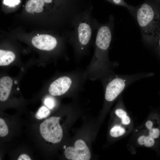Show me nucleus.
I'll return each mask as SVG.
<instances>
[{"label":"nucleus","mask_w":160,"mask_h":160,"mask_svg":"<svg viewBox=\"0 0 160 160\" xmlns=\"http://www.w3.org/2000/svg\"><path fill=\"white\" fill-rule=\"evenodd\" d=\"M110 20L98 30L95 42L94 55L89 65L85 70L84 79L101 81L114 73V63L109 60L108 52L112 38Z\"/></svg>","instance_id":"obj_1"},{"label":"nucleus","mask_w":160,"mask_h":160,"mask_svg":"<svg viewBox=\"0 0 160 160\" xmlns=\"http://www.w3.org/2000/svg\"><path fill=\"white\" fill-rule=\"evenodd\" d=\"M135 15L144 41L151 44L160 34V12L147 2L136 10Z\"/></svg>","instance_id":"obj_2"},{"label":"nucleus","mask_w":160,"mask_h":160,"mask_svg":"<svg viewBox=\"0 0 160 160\" xmlns=\"http://www.w3.org/2000/svg\"><path fill=\"white\" fill-rule=\"evenodd\" d=\"M152 75L151 73H147L120 75L114 72L110 74L101 81L105 89V101L109 103L112 102L131 84Z\"/></svg>","instance_id":"obj_3"},{"label":"nucleus","mask_w":160,"mask_h":160,"mask_svg":"<svg viewBox=\"0 0 160 160\" xmlns=\"http://www.w3.org/2000/svg\"><path fill=\"white\" fill-rule=\"evenodd\" d=\"M84 74L85 70L77 69L57 77L50 84L49 93L52 96H58L78 91L83 88L85 82Z\"/></svg>","instance_id":"obj_4"},{"label":"nucleus","mask_w":160,"mask_h":160,"mask_svg":"<svg viewBox=\"0 0 160 160\" xmlns=\"http://www.w3.org/2000/svg\"><path fill=\"white\" fill-rule=\"evenodd\" d=\"M76 30V37L72 44L75 60L78 62L87 54L92 32L89 21L87 18H84L79 22Z\"/></svg>","instance_id":"obj_5"},{"label":"nucleus","mask_w":160,"mask_h":160,"mask_svg":"<svg viewBox=\"0 0 160 160\" xmlns=\"http://www.w3.org/2000/svg\"><path fill=\"white\" fill-rule=\"evenodd\" d=\"M60 117H51L40 125L39 130L42 137L53 143L60 142L63 137V130L59 124Z\"/></svg>","instance_id":"obj_6"},{"label":"nucleus","mask_w":160,"mask_h":160,"mask_svg":"<svg viewBox=\"0 0 160 160\" xmlns=\"http://www.w3.org/2000/svg\"><path fill=\"white\" fill-rule=\"evenodd\" d=\"M64 153L67 159L71 160H89L91 157L89 148L85 142L81 139L75 142L74 147L66 148Z\"/></svg>","instance_id":"obj_7"},{"label":"nucleus","mask_w":160,"mask_h":160,"mask_svg":"<svg viewBox=\"0 0 160 160\" xmlns=\"http://www.w3.org/2000/svg\"><path fill=\"white\" fill-rule=\"evenodd\" d=\"M33 46L39 49L51 51L54 49L57 45L56 39L53 36L47 34H41L34 37L32 40Z\"/></svg>","instance_id":"obj_8"},{"label":"nucleus","mask_w":160,"mask_h":160,"mask_svg":"<svg viewBox=\"0 0 160 160\" xmlns=\"http://www.w3.org/2000/svg\"><path fill=\"white\" fill-rule=\"evenodd\" d=\"M13 81L9 76H5L0 79V100L4 101L8 98L10 93Z\"/></svg>","instance_id":"obj_9"},{"label":"nucleus","mask_w":160,"mask_h":160,"mask_svg":"<svg viewBox=\"0 0 160 160\" xmlns=\"http://www.w3.org/2000/svg\"><path fill=\"white\" fill-rule=\"evenodd\" d=\"M44 2L43 0H30L25 4L26 10L30 13L41 12L43 10Z\"/></svg>","instance_id":"obj_10"},{"label":"nucleus","mask_w":160,"mask_h":160,"mask_svg":"<svg viewBox=\"0 0 160 160\" xmlns=\"http://www.w3.org/2000/svg\"><path fill=\"white\" fill-rule=\"evenodd\" d=\"M15 56L12 51L0 49V65L7 66L12 63L15 60Z\"/></svg>","instance_id":"obj_11"},{"label":"nucleus","mask_w":160,"mask_h":160,"mask_svg":"<svg viewBox=\"0 0 160 160\" xmlns=\"http://www.w3.org/2000/svg\"><path fill=\"white\" fill-rule=\"evenodd\" d=\"M106 0L114 4L122 6L126 8L132 15H134L135 13V14L136 8L128 4L124 0Z\"/></svg>","instance_id":"obj_12"},{"label":"nucleus","mask_w":160,"mask_h":160,"mask_svg":"<svg viewBox=\"0 0 160 160\" xmlns=\"http://www.w3.org/2000/svg\"><path fill=\"white\" fill-rule=\"evenodd\" d=\"M49 110L46 107L42 106L40 108L35 114L36 118L41 119L47 117L50 113Z\"/></svg>","instance_id":"obj_13"},{"label":"nucleus","mask_w":160,"mask_h":160,"mask_svg":"<svg viewBox=\"0 0 160 160\" xmlns=\"http://www.w3.org/2000/svg\"><path fill=\"white\" fill-rule=\"evenodd\" d=\"M116 114L121 119L122 123L125 125L129 124L130 122L129 117L127 115L125 111L121 109H118L115 111Z\"/></svg>","instance_id":"obj_14"},{"label":"nucleus","mask_w":160,"mask_h":160,"mask_svg":"<svg viewBox=\"0 0 160 160\" xmlns=\"http://www.w3.org/2000/svg\"><path fill=\"white\" fill-rule=\"evenodd\" d=\"M125 132V129L121 127L116 126L110 130V134L113 137H117L123 135Z\"/></svg>","instance_id":"obj_15"},{"label":"nucleus","mask_w":160,"mask_h":160,"mask_svg":"<svg viewBox=\"0 0 160 160\" xmlns=\"http://www.w3.org/2000/svg\"><path fill=\"white\" fill-rule=\"evenodd\" d=\"M9 132L8 127L5 121L0 119V136L4 137L7 135Z\"/></svg>","instance_id":"obj_16"},{"label":"nucleus","mask_w":160,"mask_h":160,"mask_svg":"<svg viewBox=\"0 0 160 160\" xmlns=\"http://www.w3.org/2000/svg\"><path fill=\"white\" fill-rule=\"evenodd\" d=\"M149 135L153 138L156 139L158 138L160 135L159 130L157 128H151L149 130Z\"/></svg>","instance_id":"obj_17"},{"label":"nucleus","mask_w":160,"mask_h":160,"mask_svg":"<svg viewBox=\"0 0 160 160\" xmlns=\"http://www.w3.org/2000/svg\"><path fill=\"white\" fill-rule=\"evenodd\" d=\"M44 103L50 109L53 108L55 105V102L53 99L50 97L46 99Z\"/></svg>","instance_id":"obj_18"},{"label":"nucleus","mask_w":160,"mask_h":160,"mask_svg":"<svg viewBox=\"0 0 160 160\" xmlns=\"http://www.w3.org/2000/svg\"><path fill=\"white\" fill-rule=\"evenodd\" d=\"M154 139L149 135L145 137L144 144L146 147H151L154 145Z\"/></svg>","instance_id":"obj_19"},{"label":"nucleus","mask_w":160,"mask_h":160,"mask_svg":"<svg viewBox=\"0 0 160 160\" xmlns=\"http://www.w3.org/2000/svg\"><path fill=\"white\" fill-rule=\"evenodd\" d=\"M20 2V0H4L3 3L5 5L10 7H13L17 5Z\"/></svg>","instance_id":"obj_20"},{"label":"nucleus","mask_w":160,"mask_h":160,"mask_svg":"<svg viewBox=\"0 0 160 160\" xmlns=\"http://www.w3.org/2000/svg\"><path fill=\"white\" fill-rule=\"evenodd\" d=\"M18 160H31V158L27 155L25 154H22L18 158Z\"/></svg>","instance_id":"obj_21"},{"label":"nucleus","mask_w":160,"mask_h":160,"mask_svg":"<svg viewBox=\"0 0 160 160\" xmlns=\"http://www.w3.org/2000/svg\"><path fill=\"white\" fill-rule=\"evenodd\" d=\"M145 136H141L137 140V142L139 144L143 145L144 144Z\"/></svg>","instance_id":"obj_22"},{"label":"nucleus","mask_w":160,"mask_h":160,"mask_svg":"<svg viewBox=\"0 0 160 160\" xmlns=\"http://www.w3.org/2000/svg\"><path fill=\"white\" fill-rule=\"evenodd\" d=\"M153 124L152 122L150 121H148L145 124L146 127L149 130L152 128Z\"/></svg>","instance_id":"obj_23"},{"label":"nucleus","mask_w":160,"mask_h":160,"mask_svg":"<svg viewBox=\"0 0 160 160\" xmlns=\"http://www.w3.org/2000/svg\"><path fill=\"white\" fill-rule=\"evenodd\" d=\"M156 42L157 44L158 50L160 54V34Z\"/></svg>","instance_id":"obj_24"},{"label":"nucleus","mask_w":160,"mask_h":160,"mask_svg":"<svg viewBox=\"0 0 160 160\" xmlns=\"http://www.w3.org/2000/svg\"><path fill=\"white\" fill-rule=\"evenodd\" d=\"M44 1L47 3H51L53 0H43Z\"/></svg>","instance_id":"obj_25"},{"label":"nucleus","mask_w":160,"mask_h":160,"mask_svg":"<svg viewBox=\"0 0 160 160\" xmlns=\"http://www.w3.org/2000/svg\"><path fill=\"white\" fill-rule=\"evenodd\" d=\"M63 148H64V149H65L66 148V146L64 145V146H63Z\"/></svg>","instance_id":"obj_26"},{"label":"nucleus","mask_w":160,"mask_h":160,"mask_svg":"<svg viewBox=\"0 0 160 160\" xmlns=\"http://www.w3.org/2000/svg\"><path fill=\"white\" fill-rule=\"evenodd\" d=\"M17 81H15V84H17Z\"/></svg>","instance_id":"obj_27"},{"label":"nucleus","mask_w":160,"mask_h":160,"mask_svg":"<svg viewBox=\"0 0 160 160\" xmlns=\"http://www.w3.org/2000/svg\"></svg>","instance_id":"obj_28"}]
</instances>
